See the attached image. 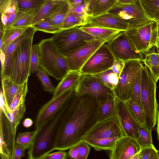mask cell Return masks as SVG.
Returning a JSON list of instances; mask_svg holds the SVG:
<instances>
[{"label":"cell","instance_id":"3957f363","mask_svg":"<svg viewBox=\"0 0 159 159\" xmlns=\"http://www.w3.org/2000/svg\"><path fill=\"white\" fill-rule=\"evenodd\" d=\"M38 45L40 67L48 75L61 80L70 70L65 56L59 51L50 38L42 40Z\"/></svg>","mask_w":159,"mask_h":159},{"label":"cell","instance_id":"e0dca14e","mask_svg":"<svg viewBox=\"0 0 159 159\" xmlns=\"http://www.w3.org/2000/svg\"><path fill=\"white\" fill-rule=\"evenodd\" d=\"M124 136L115 116L98 122L83 140L117 137Z\"/></svg>","mask_w":159,"mask_h":159},{"label":"cell","instance_id":"d6a6232c","mask_svg":"<svg viewBox=\"0 0 159 159\" xmlns=\"http://www.w3.org/2000/svg\"><path fill=\"white\" fill-rule=\"evenodd\" d=\"M93 75L100 79L107 87L112 90L118 81L119 77L111 68Z\"/></svg>","mask_w":159,"mask_h":159},{"label":"cell","instance_id":"f1b7e54d","mask_svg":"<svg viewBox=\"0 0 159 159\" xmlns=\"http://www.w3.org/2000/svg\"><path fill=\"white\" fill-rule=\"evenodd\" d=\"M146 53L143 63L148 68L157 83L159 79V51Z\"/></svg>","mask_w":159,"mask_h":159},{"label":"cell","instance_id":"4fadbf2b","mask_svg":"<svg viewBox=\"0 0 159 159\" xmlns=\"http://www.w3.org/2000/svg\"><path fill=\"white\" fill-rule=\"evenodd\" d=\"M74 91L70 88L57 97L51 99L40 108L36 116L35 130L39 131L46 123L53 118L65 105Z\"/></svg>","mask_w":159,"mask_h":159},{"label":"cell","instance_id":"7402d4cb","mask_svg":"<svg viewBox=\"0 0 159 159\" xmlns=\"http://www.w3.org/2000/svg\"><path fill=\"white\" fill-rule=\"evenodd\" d=\"M81 75L80 71H69L55 87L51 98L53 99L57 97L70 88H75Z\"/></svg>","mask_w":159,"mask_h":159},{"label":"cell","instance_id":"7dc6e473","mask_svg":"<svg viewBox=\"0 0 159 159\" xmlns=\"http://www.w3.org/2000/svg\"><path fill=\"white\" fill-rule=\"evenodd\" d=\"M76 145L78 152L79 159H86L90 151V145L83 141Z\"/></svg>","mask_w":159,"mask_h":159},{"label":"cell","instance_id":"681fc988","mask_svg":"<svg viewBox=\"0 0 159 159\" xmlns=\"http://www.w3.org/2000/svg\"><path fill=\"white\" fill-rule=\"evenodd\" d=\"M124 65V61L116 59L114 64L111 67V69L119 77Z\"/></svg>","mask_w":159,"mask_h":159},{"label":"cell","instance_id":"e575fe53","mask_svg":"<svg viewBox=\"0 0 159 159\" xmlns=\"http://www.w3.org/2000/svg\"><path fill=\"white\" fill-rule=\"evenodd\" d=\"M87 23L82 19L77 16L71 7L64 19L61 26V28L65 29L75 27H80Z\"/></svg>","mask_w":159,"mask_h":159},{"label":"cell","instance_id":"2e32d148","mask_svg":"<svg viewBox=\"0 0 159 159\" xmlns=\"http://www.w3.org/2000/svg\"><path fill=\"white\" fill-rule=\"evenodd\" d=\"M105 43L104 41L95 39L65 55L70 70L80 71L94 52Z\"/></svg>","mask_w":159,"mask_h":159},{"label":"cell","instance_id":"4dcf8cb0","mask_svg":"<svg viewBox=\"0 0 159 159\" xmlns=\"http://www.w3.org/2000/svg\"><path fill=\"white\" fill-rule=\"evenodd\" d=\"M62 2L46 0L36 12L32 25L45 20L56 7Z\"/></svg>","mask_w":159,"mask_h":159},{"label":"cell","instance_id":"d4e9b609","mask_svg":"<svg viewBox=\"0 0 159 159\" xmlns=\"http://www.w3.org/2000/svg\"><path fill=\"white\" fill-rule=\"evenodd\" d=\"M117 2V0H91L88 11L90 16L94 17L107 12Z\"/></svg>","mask_w":159,"mask_h":159},{"label":"cell","instance_id":"cb8c5ba5","mask_svg":"<svg viewBox=\"0 0 159 159\" xmlns=\"http://www.w3.org/2000/svg\"><path fill=\"white\" fill-rule=\"evenodd\" d=\"M29 27L11 26L4 30L0 27V50H3L21 35Z\"/></svg>","mask_w":159,"mask_h":159},{"label":"cell","instance_id":"52a82bcc","mask_svg":"<svg viewBox=\"0 0 159 159\" xmlns=\"http://www.w3.org/2000/svg\"><path fill=\"white\" fill-rule=\"evenodd\" d=\"M158 23L152 19L139 27L129 28L125 32L138 50L142 54L145 53L157 46Z\"/></svg>","mask_w":159,"mask_h":159},{"label":"cell","instance_id":"836d02e7","mask_svg":"<svg viewBox=\"0 0 159 159\" xmlns=\"http://www.w3.org/2000/svg\"><path fill=\"white\" fill-rule=\"evenodd\" d=\"M28 80L21 84L9 108L12 111L21 105L25 103V98L28 92Z\"/></svg>","mask_w":159,"mask_h":159},{"label":"cell","instance_id":"8fae6325","mask_svg":"<svg viewBox=\"0 0 159 159\" xmlns=\"http://www.w3.org/2000/svg\"><path fill=\"white\" fill-rule=\"evenodd\" d=\"M106 43L116 59L124 61L138 60L143 63V55L138 50L125 31Z\"/></svg>","mask_w":159,"mask_h":159},{"label":"cell","instance_id":"8992f818","mask_svg":"<svg viewBox=\"0 0 159 159\" xmlns=\"http://www.w3.org/2000/svg\"><path fill=\"white\" fill-rule=\"evenodd\" d=\"M34 36L20 44L11 58L9 77L20 85L28 80L31 73L30 61Z\"/></svg>","mask_w":159,"mask_h":159},{"label":"cell","instance_id":"94428289","mask_svg":"<svg viewBox=\"0 0 159 159\" xmlns=\"http://www.w3.org/2000/svg\"><path fill=\"white\" fill-rule=\"evenodd\" d=\"M159 39V22L158 23V40Z\"/></svg>","mask_w":159,"mask_h":159},{"label":"cell","instance_id":"30bf717a","mask_svg":"<svg viewBox=\"0 0 159 159\" xmlns=\"http://www.w3.org/2000/svg\"><path fill=\"white\" fill-rule=\"evenodd\" d=\"M107 12L122 19L129 25V28L139 27L152 20L145 11L140 0H136L129 4L116 2Z\"/></svg>","mask_w":159,"mask_h":159},{"label":"cell","instance_id":"83f0119b","mask_svg":"<svg viewBox=\"0 0 159 159\" xmlns=\"http://www.w3.org/2000/svg\"><path fill=\"white\" fill-rule=\"evenodd\" d=\"M38 9L33 8L27 10H19L11 26L29 27L31 26L34 15Z\"/></svg>","mask_w":159,"mask_h":159},{"label":"cell","instance_id":"ac0fdd59","mask_svg":"<svg viewBox=\"0 0 159 159\" xmlns=\"http://www.w3.org/2000/svg\"><path fill=\"white\" fill-rule=\"evenodd\" d=\"M141 150L137 141L131 137L124 136L119 138L110 151V159H131Z\"/></svg>","mask_w":159,"mask_h":159},{"label":"cell","instance_id":"f35d334b","mask_svg":"<svg viewBox=\"0 0 159 159\" xmlns=\"http://www.w3.org/2000/svg\"><path fill=\"white\" fill-rule=\"evenodd\" d=\"M142 67L140 70L137 74L135 84L129 100L143 108L141 98V76Z\"/></svg>","mask_w":159,"mask_h":159},{"label":"cell","instance_id":"6f0895ef","mask_svg":"<svg viewBox=\"0 0 159 159\" xmlns=\"http://www.w3.org/2000/svg\"><path fill=\"white\" fill-rule=\"evenodd\" d=\"M55 2H63L65 1H68V0H50Z\"/></svg>","mask_w":159,"mask_h":159},{"label":"cell","instance_id":"f907efd6","mask_svg":"<svg viewBox=\"0 0 159 159\" xmlns=\"http://www.w3.org/2000/svg\"><path fill=\"white\" fill-rule=\"evenodd\" d=\"M26 149L22 146L16 144L13 159H20L24 156Z\"/></svg>","mask_w":159,"mask_h":159},{"label":"cell","instance_id":"7bdbcfd3","mask_svg":"<svg viewBox=\"0 0 159 159\" xmlns=\"http://www.w3.org/2000/svg\"><path fill=\"white\" fill-rule=\"evenodd\" d=\"M1 14H11L17 12L19 10L18 5L16 0H8L0 4Z\"/></svg>","mask_w":159,"mask_h":159},{"label":"cell","instance_id":"277c9868","mask_svg":"<svg viewBox=\"0 0 159 159\" xmlns=\"http://www.w3.org/2000/svg\"><path fill=\"white\" fill-rule=\"evenodd\" d=\"M66 104L53 118L38 131L29 149V159H41L45 155L53 151L59 123Z\"/></svg>","mask_w":159,"mask_h":159},{"label":"cell","instance_id":"ffe728a7","mask_svg":"<svg viewBox=\"0 0 159 159\" xmlns=\"http://www.w3.org/2000/svg\"><path fill=\"white\" fill-rule=\"evenodd\" d=\"M88 23L122 31L129 28V25L122 19L108 12L97 16H91Z\"/></svg>","mask_w":159,"mask_h":159},{"label":"cell","instance_id":"ab89813d","mask_svg":"<svg viewBox=\"0 0 159 159\" xmlns=\"http://www.w3.org/2000/svg\"><path fill=\"white\" fill-rule=\"evenodd\" d=\"M36 75L40 81L44 90L53 93L55 87L52 84L47 73L39 66L36 71Z\"/></svg>","mask_w":159,"mask_h":159},{"label":"cell","instance_id":"74e56055","mask_svg":"<svg viewBox=\"0 0 159 159\" xmlns=\"http://www.w3.org/2000/svg\"><path fill=\"white\" fill-rule=\"evenodd\" d=\"M31 26L37 31H42L51 34H56L62 30L60 27L45 20L34 24Z\"/></svg>","mask_w":159,"mask_h":159},{"label":"cell","instance_id":"4316f807","mask_svg":"<svg viewBox=\"0 0 159 159\" xmlns=\"http://www.w3.org/2000/svg\"><path fill=\"white\" fill-rule=\"evenodd\" d=\"M2 92L5 103L9 108L20 85L14 81L9 77L1 79Z\"/></svg>","mask_w":159,"mask_h":159},{"label":"cell","instance_id":"1f68e13d","mask_svg":"<svg viewBox=\"0 0 159 159\" xmlns=\"http://www.w3.org/2000/svg\"><path fill=\"white\" fill-rule=\"evenodd\" d=\"M147 15L152 19L159 22V0H140Z\"/></svg>","mask_w":159,"mask_h":159},{"label":"cell","instance_id":"d6986e66","mask_svg":"<svg viewBox=\"0 0 159 159\" xmlns=\"http://www.w3.org/2000/svg\"><path fill=\"white\" fill-rule=\"evenodd\" d=\"M37 31L31 26L29 27L16 39L2 51L5 55V60L3 65L1 66V79L9 77V69L12 55L18 46L30 37L34 35Z\"/></svg>","mask_w":159,"mask_h":159},{"label":"cell","instance_id":"c3c4849f","mask_svg":"<svg viewBox=\"0 0 159 159\" xmlns=\"http://www.w3.org/2000/svg\"><path fill=\"white\" fill-rule=\"evenodd\" d=\"M49 153L43 156L41 159H66L68 157V153L64 151Z\"/></svg>","mask_w":159,"mask_h":159},{"label":"cell","instance_id":"603a6c76","mask_svg":"<svg viewBox=\"0 0 159 159\" xmlns=\"http://www.w3.org/2000/svg\"><path fill=\"white\" fill-rule=\"evenodd\" d=\"M116 106V97L113 93L109 94L105 100L100 101L98 115V122L115 117Z\"/></svg>","mask_w":159,"mask_h":159},{"label":"cell","instance_id":"ee69618b","mask_svg":"<svg viewBox=\"0 0 159 159\" xmlns=\"http://www.w3.org/2000/svg\"><path fill=\"white\" fill-rule=\"evenodd\" d=\"M40 56L38 44L33 45L31 52L30 61V70L33 73L36 72L39 67Z\"/></svg>","mask_w":159,"mask_h":159},{"label":"cell","instance_id":"b9f144b4","mask_svg":"<svg viewBox=\"0 0 159 159\" xmlns=\"http://www.w3.org/2000/svg\"><path fill=\"white\" fill-rule=\"evenodd\" d=\"M89 2L86 1L81 4L74 8H71L75 14L87 24L91 17L88 11Z\"/></svg>","mask_w":159,"mask_h":159},{"label":"cell","instance_id":"44dd1931","mask_svg":"<svg viewBox=\"0 0 159 159\" xmlns=\"http://www.w3.org/2000/svg\"><path fill=\"white\" fill-rule=\"evenodd\" d=\"M80 28L93 36L96 39L104 41L106 43L108 42L122 32L89 23L80 26Z\"/></svg>","mask_w":159,"mask_h":159},{"label":"cell","instance_id":"5bb4252c","mask_svg":"<svg viewBox=\"0 0 159 159\" xmlns=\"http://www.w3.org/2000/svg\"><path fill=\"white\" fill-rule=\"evenodd\" d=\"M115 117L124 136L137 141L140 125L126 101L116 97Z\"/></svg>","mask_w":159,"mask_h":159},{"label":"cell","instance_id":"ba28073f","mask_svg":"<svg viewBox=\"0 0 159 159\" xmlns=\"http://www.w3.org/2000/svg\"><path fill=\"white\" fill-rule=\"evenodd\" d=\"M50 38L59 51L64 55L80 46L96 39L78 26L62 29Z\"/></svg>","mask_w":159,"mask_h":159},{"label":"cell","instance_id":"9a60e30c","mask_svg":"<svg viewBox=\"0 0 159 159\" xmlns=\"http://www.w3.org/2000/svg\"><path fill=\"white\" fill-rule=\"evenodd\" d=\"M77 95L87 94L97 98L100 101L106 99L108 95L113 93L100 79L93 75L82 74L74 88Z\"/></svg>","mask_w":159,"mask_h":159},{"label":"cell","instance_id":"6125c7cd","mask_svg":"<svg viewBox=\"0 0 159 159\" xmlns=\"http://www.w3.org/2000/svg\"><path fill=\"white\" fill-rule=\"evenodd\" d=\"M88 2H89L91 0H86Z\"/></svg>","mask_w":159,"mask_h":159},{"label":"cell","instance_id":"6da1fadb","mask_svg":"<svg viewBox=\"0 0 159 159\" xmlns=\"http://www.w3.org/2000/svg\"><path fill=\"white\" fill-rule=\"evenodd\" d=\"M100 102L93 96L74 91L60 120L53 151L67 150L83 140L98 123Z\"/></svg>","mask_w":159,"mask_h":159},{"label":"cell","instance_id":"9f6ffc18","mask_svg":"<svg viewBox=\"0 0 159 159\" xmlns=\"http://www.w3.org/2000/svg\"><path fill=\"white\" fill-rule=\"evenodd\" d=\"M157 133L158 139L159 141V110L158 111L157 116Z\"/></svg>","mask_w":159,"mask_h":159},{"label":"cell","instance_id":"f546056e","mask_svg":"<svg viewBox=\"0 0 159 159\" xmlns=\"http://www.w3.org/2000/svg\"><path fill=\"white\" fill-rule=\"evenodd\" d=\"M119 139L118 138L113 137L86 139L83 141L87 143L96 151H110L113 148Z\"/></svg>","mask_w":159,"mask_h":159},{"label":"cell","instance_id":"680465c9","mask_svg":"<svg viewBox=\"0 0 159 159\" xmlns=\"http://www.w3.org/2000/svg\"><path fill=\"white\" fill-rule=\"evenodd\" d=\"M156 47L157 48V49L159 51V39H158V40Z\"/></svg>","mask_w":159,"mask_h":159},{"label":"cell","instance_id":"f6af8a7d","mask_svg":"<svg viewBox=\"0 0 159 159\" xmlns=\"http://www.w3.org/2000/svg\"><path fill=\"white\" fill-rule=\"evenodd\" d=\"M19 10H27L33 8H39L46 0H16Z\"/></svg>","mask_w":159,"mask_h":159},{"label":"cell","instance_id":"8d00e7d4","mask_svg":"<svg viewBox=\"0 0 159 159\" xmlns=\"http://www.w3.org/2000/svg\"><path fill=\"white\" fill-rule=\"evenodd\" d=\"M152 129L146 126H140L139 130V138L137 141L141 149L153 145L152 137Z\"/></svg>","mask_w":159,"mask_h":159},{"label":"cell","instance_id":"f5cc1de1","mask_svg":"<svg viewBox=\"0 0 159 159\" xmlns=\"http://www.w3.org/2000/svg\"><path fill=\"white\" fill-rule=\"evenodd\" d=\"M86 0H68V2L70 7L75 8L83 3Z\"/></svg>","mask_w":159,"mask_h":159},{"label":"cell","instance_id":"484cf974","mask_svg":"<svg viewBox=\"0 0 159 159\" xmlns=\"http://www.w3.org/2000/svg\"><path fill=\"white\" fill-rule=\"evenodd\" d=\"M70 8L68 1L62 2L56 7L45 20L61 28L62 23Z\"/></svg>","mask_w":159,"mask_h":159},{"label":"cell","instance_id":"5b68a950","mask_svg":"<svg viewBox=\"0 0 159 159\" xmlns=\"http://www.w3.org/2000/svg\"><path fill=\"white\" fill-rule=\"evenodd\" d=\"M156 82L148 68L143 66L141 76V101L146 120V126L153 128L157 121L158 104L156 97Z\"/></svg>","mask_w":159,"mask_h":159},{"label":"cell","instance_id":"816d5d0a","mask_svg":"<svg viewBox=\"0 0 159 159\" xmlns=\"http://www.w3.org/2000/svg\"><path fill=\"white\" fill-rule=\"evenodd\" d=\"M68 154V157L70 158L79 159L78 152L76 145L69 149Z\"/></svg>","mask_w":159,"mask_h":159},{"label":"cell","instance_id":"7c38bea8","mask_svg":"<svg viewBox=\"0 0 159 159\" xmlns=\"http://www.w3.org/2000/svg\"><path fill=\"white\" fill-rule=\"evenodd\" d=\"M115 60L105 43L94 52L80 71L82 74H98L111 68Z\"/></svg>","mask_w":159,"mask_h":159},{"label":"cell","instance_id":"9c48e42d","mask_svg":"<svg viewBox=\"0 0 159 159\" xmlns=\"http://www.w3.org/2000/svg\"><path fill=\"white\" fill-rule=\"evenodd\" d=\"M142 62L135 60L124 61L118 83L113 90L116 98L124 101L130 99L137 74L143 66Z\"/></svg>","mask_w":159,"mask_h":159},{"label":"cell","instance_id":"d590c367","mask_svg":"<svg viewBox=\"0 0 159 159\" xmlns=\"http://www.w3.org/2000/svg\"><path fill=\"white\" fill-rule=\"evenodd\" d=\"M38 131L35 130L31 131L19 132L16 138V144L29 149Z\"/></svg>","mask_w":159,"mask_h":159},{"label":"cell","instance_id":"11a10c76","mask_svg":"<svg viewBox=\"0 0 159 159\" xmlns=\"http://www.w3.org/2000/svg\"><path fill=\"white\" fill-rule=\"evenodd\" d=\"M136 0H117V2L123 4H129L133 3Z\"/></svg>","mask_w":159,"mask_h":159},{"label":"cell","instance_id":"7a4b0ae2","mask_svg":"<svg viewBox=\"0 0 159 159\" xmlns=\"http://www.w3.org/2000/svg\"><path fill=\"white\" fill-rule=\"evenodd\" d=\"M26 109L24 103L14 110L10 111L4 98H0V156L2 158L10 157L13 159L17 128L24 117Z\"/></svg>","mask_w":159,"mask_h":159},{"label":"cell","instance_id":"be15d7a7","mask_svg":"<svg viewBox=\"0 0 159 159\" xmlns=\"http://www.w3.org/2000/svg\"><path fill=\"white\" fill-rule=\"evenodd\" d=\"M158 154H159V151H158Z\"/></svg>","mask_w":159,"mask_h":159},{"label":"cell","instance_id":"60d3db41","mask_svg":"<svg viewBox=\"0 0 159 159\" xmlns=\"http://www.w3.org/2000/svg\"><path fill=\"white\" fill-rule=\"evenodd\" d=\"M127 102L140 126H146L145 116L143 108L130 100Z\"/></svg>","mask_w":159,"mask_h":159},{"label":"cell","instance_id":"bcb514c9","mask_svg":"<svg viewBox=\"0 0 159 159\" xmlns=\"http://www.w3.org/2000/svg\"><path fill=\"white\" fill-rule=\"evenodd\" d=\"M138 155L139 159H159L158 151L154 145L141 149Z\"/></svg>","mask_w":159,"mask_h":159},{"label":"cell","instance_id":"db71d44e","mask_svg":"<svg viewBox=\"0 0 159 159\" xmlns=\"http://www.w3.org/2000/svg\"><path fill=\"white\" fill-rule=\"evenodd\" d=\"M33 124V120L30 118H25L22 123L23 126L26 128L30 127Z\"/></svg>","mask_w":159,"mask_h":159},{"label":"cell","instance_id":"91938a15","mask_svg":"<svg viewBox=\"0 0 159 159\" xmlns=\"http://www.w3.org/2000/svg\"><path fill=\"white\" fill-rule=\"evenodd\" d=\"M8 0H0V4H1L7 1Z\"/></svg>","mask_w":159,"mask_h":159}]
</instances>
